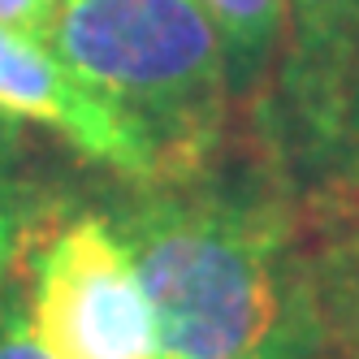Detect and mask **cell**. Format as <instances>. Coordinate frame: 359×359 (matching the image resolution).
<instances>
[{"instance_id":"cell-6","label":"cell","mask_w":359,"mask_h":359,"mask_svg":"<svg viewBox=\"0 0 359 359\" xmlns=\"http://www.w3.org/2000/svg\"><path fill=\"white\" fill-rule=\"evenodd\" d=\"M203 9L212 13L229 79H251V69H260L277 31L286 27V0H203Z\"/></svg>"},{"instance_id":"cell-9","label":"cell","mask_w":359,"mask_h":359,"mask_svg":"<svg viewBox=\"0 0 359 359\" xmlns=\"http://www.w3.org/2000/svg\"><path fill=\"white\" fill-rule=\"evenodd\" d=\"M355 139V151H359V43H355V57H351V69H346V87H342V104H338V121H333V135H346Z\"/></svg>"},{"instance_id":"cell-1","label":"cell","mask_w":359,"mask_h":359,"mask_svg":"<svg viewBox=\"0 0 359 359\" xmlns=\"http://www.w3.org/2000/svg\"><path fill=\"white\" fill-rule=\"evenodd\" d=\"M169 359H325L320 316L286 286V234L273 208L238 195H151L121 221Z\"/></svg>"},{"instance_id":"cell-4","label":"cell","mask_w":359,"mask_h":359,"mask_svg":"<svg viewBox=\"0 0 359 359\" xmlns=\"http://www.w3.org/2000/svg\"><path fill=\"white\" fill-rule=\"evenodd\" d=\"M0 117L39 121L126 177H143V182L156 177L151 156L109 100L87 79H79L53 48L9 27H0Z\"/></svg>"},{"instance_id":"cell-7","label":"cell","mask_w":359,"mask_h":359,"mask_svg":"<svg viewBox=\"0 0 359 359\" xmlns=\"http://www.w3.org/2000/svg\"><path fill=\"white\" fill-rule=\"evenodd\" d=\"M0 359H53L35 338L31 307H27V286H13L0 294Z\"/></svg>"},{"instance_id":"cell-8","label":"cell","mask_w":359,"mask_h":359,"mask_svg":"<svg viewBox=\"0 0 359 359\" xmlns=\"http://www.w3.org/2000/svg\"><path fill=\"white\" fill-rule=\"evenodd\" d=\"M61 5H65V0H0V27L48 43V39H53Z\"/></svg>"},{"instance_id":"cell-3","label":"cell","mask_w":359,"mask_h":359,"mask_svg":"<svg viewBox=\"0 0 359 359\" xmlns=\"http://www.w3.org/2000/svg\"><path fill=\"white\" fill-rule=\"evenodd\" d=\"M27 307L53 359H156V316L109 221H69L39 251Z\"/></svg>"},{"instance_id":"cell-5","label":"cell","mask_w":359,"mask_h":359,"mask_svg":"<svg viewBox=\"0 0 359 359\" xmlns=\"http://www.w3.org/2000/svg\"><path fill=\"white\" fill-rule=\"evenodd\" d=\"M286 31L299 109L320 135H333L346 69L359 43V0H286Z\"/></svg>"},{"instance_id":"cell-10","label":"cell","mask_w":359,"mask_h":359,"mask_svg":"<svg viewBox=\"0 0 359 359\" xmlns=\"http://www.w3.org/2000/svg\"><path fill=\"white\" fill-rule=\"evenodd\" d=\"M169 359V355H161ZM260 359H316V355H303V351H277V355H260Z\"/></svg>"},{"instance_id":"cell-11","label":"cell","mask_w":359,"mask_h":359,"mask_svg":"<svg viewBox=\"0 0 359 359\" xmlns=\"http://www.w3.org/2000/svg\"><path fill=\"white\" fill-rule=\"evenodd\" d=\"M338 359H359V338H355V342H351L346 351H338Z\"/></svg>"},{"instance_id":"cell-2","label":"cell","mask_w":359,"mask_h":359,"mask_svg":"<svg viewBox=\"0 0 359 359\" xmlns=\"http://www.w3.org/2000/svg\"><path fill=\"white\" fill-rule=\"evenodd\" d=\"M48 43L121 113L156 177L221 139L229 61L203 0H65Z\"/></svg>"}]
</instances>
